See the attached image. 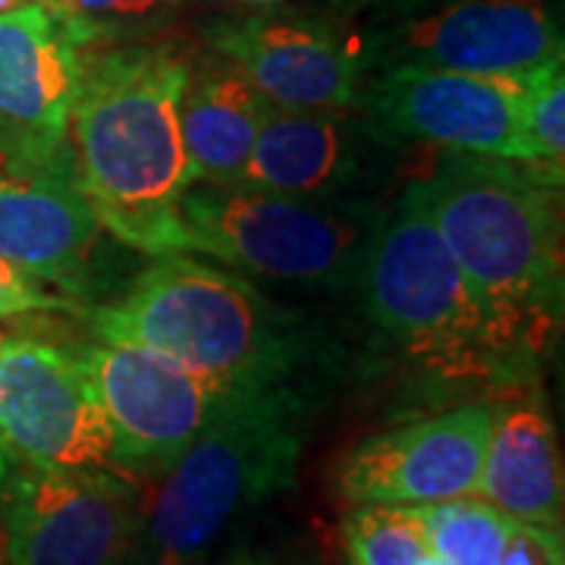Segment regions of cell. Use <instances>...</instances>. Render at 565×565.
I'll list each match as a JSON object with an SVG mask.
<instances>
[{
  "label": "cell",
  "instance_id": "obj_4",
  "mask_svg": "<svg viewBox=\"0 0 565 565\" xmlns=\"http://www.w3.org/2000/svg\"><path fill=\"white\" fill-rule=\"evenodd\" d=\"M359 289L377 343L427 381H490L537 345L465 277L405 192L381 214Z\"/></svg>",
  "mask_w": 565,
  "mask_h": 565
},
{
  "label": "cell",
  "instance_id": "obj_24",
  "mask_svg": "<svg viewBox=\"0 0 565 565\" xmlns=\"http://www.w3.org/2000/svg\"><path fill=\"white\" fill-rule=\"evenodd\" d=\"M500 565H563V537L515 522Z\"/></svg>",
  "mask_w": 565,
  "mask_h": 565
},
{
  "label": "cell",
  "instance_id": "obj_3",
  "mask_svg": "<svg viewBox=\"0 0 565 565\" xmlns=\"http://www.w3.org/2000/svg\"><path fill=\"white\" fill-rule=\"evenodd\" d=\"M308 422L302 386L233 390L141 503L129 565H202L239 519L292 487Z\"/></svg>",
  "mask_w": 565,
  "mask_h": 565
},
{
  "label": "cell",
  "instance_id": "obj_22",
  "mask_svg": "<svg viewBox=\"0 0 565 565\" xmlns=\"http://www.w3.org/2000/svg\"><path fill=\"white\" fill-rule=\"evenodd\" d=\"M57 20H63L82 44H92L104 20H129L151 13L161 0H39Z\"/></svg>",
  "mask_w": 565,
  "mask_h": 565
},
{
  "label": "cell",
  "instance_id": "obj_21",
  "mask_svg": "<svg viewBox=\"0 0 565 565\" xmlns=\"http://www.w3.org/2000/svg\"><path fill=\"white\" fill-rule=\"evenodd\" d=\"M522 132L537 170L563 180L565 158V79L563 63L537 70L527 79L522 104Z\"/></svg>",
  "mask_w": 565,
  "mask_h": 565
},
{
  "label": "cell",
  "instance_id": "obj_18",
  "mask_svg": "<svg viewBox=\"0 0 565 565\" xmlns=\"http://www.w3.org/2000/svg\"><path fill=\"white\" fill-rule=\"evenodd\" d=\"M267 107L258 88L217 51L185 66L180 126L195 180L239 177Z\"/></svg>",
  "mask_w": 565,
  "mask_h": 565
},
{
  "label": "cell",
  "instance_id": "obj_12",
  "mask_svg": "<svg viewBox=\"0 0 565 565\" xmlns=\"http://www.w3.org/2000/svg\"><path fill=\"white\" fill-rule=\"evenodd\" d=\"M493 405L465 403L364 437L337 468L352 505H434L478 493Z\"/></svg>",
  "mask_w": 565,
  "mask_h": 565
},
{
  "label": "cell",
  "instance_id": "obj_2",
  "mask_svg": "<svg viewBox=\"0 0 565 565\" xmlns=\"http://www.w3.org/2000/svg\"><path fill=\"white\" fill-rule=\"evenodd\" d=\"M403 192L465 277L541 345L563 308V180L452 151Z\"/></svg>",
  "mask_w": 565,
  "mask_h": 565
},
{
  "label": "cell",
  "instance_id": "obj_25",
  "mask_svg": "<svg viewBox=\"0 0 565 565\" xmlns=\"http://www.w3.org/2000/svg\"><path fill=\"white\" fill-rule=\"evenodd\" d=\"M214 565H305L282 559V556H270V553H258V550H236L230 556H221Z\"/></svg>",
  "mask_w": 565,
  "mask_h": 565
},
{
  "label": "cell",
  "instance_id": "obj_19",
  "mask_svg": "<svg viewBox=\"0 0 565 565\" xmlns=\"http://www.w3.org/2000/svg\"><path fill=\"white\" fill-rule=\"evenodd\" d=\"M430 553L446 565H500L515 522L497 505L475 497L418 505Z\"/></svg>",
  "mask_w": 565,
  "mask_h": 565
},
{
  "label": "cell",
  "instance_id": "obj_6",
  "mask_svg": "<svg viewBox=\"0 0 565 565\" xmlns=\"http://www.w3.org/2000/svg\"><path fill=\"white\" fill-rule=\"evenodd\" d=\"M189 252L267 280L359 289L381 211L345 199H296L192 180L180 199Z\"/></svg>",
  "mask_w": 565,
  "mask_h": 565
},
{
  "label": "cell",
  "instance_id": "obj_23",
  "mask_svg": "<svg viewBox=\"0 0 565 565\" xmlns=\"http://www.w3.org/2000/svg\"><path fill=\"white\" fill-rule=\"evenodd\" d=\"M70 308L66 299L44 292L32 274H25L20 264L7 262L0 255V318H17L32 311H63Z\"/></svg>",
  "mask_w": 565,
  "mask_h": 565
},
{
  "label": "cell",
  "instance_id": "obj_10",
  "mask_svg": "<svg viewBox=\"0 0 565 565\" xmlns=\"http://www.w3.org/2000/svg\"><path fill=\"white\" fill-rule=\"evenodd\" d=\"M531 76H478L424 66L377 70L364 79L359 117L381 141H422L456 154L531 163L522 132Z\"/></svg>",
  "mask_w": 565,
  "mask_h": 565
},
{
  "label": "cell",
  "instance_id": "obj_26",
  "mask_svg": "<svg viewBox=\"0 0 565 565\" xmlns=\"http://www.w3.org/2000/svg\"><path fill=\"white\" fill-rule=\"evenodd\" d=\"M13 465H17V459H13L10 446L3 444V437H0V487L7 484V478H10V471H13Z\"/></svg>",
  "mask_w": 565,
  "mask_h": 565
},
{
  "label": "cell",
  "instance_id": "obj_13",
  "mask_svg": "<svg viewBox=\"0 0 565 565\" xmlns=\"http://www.w3.org/2000/svg\"><path fill=\"white\" fill-rule=\"evenodd\" d=\"M214 51L280 110H355L367 66L352 32L308 13H258L226 22Z\"/></svg>",
  "mask_w": 565,
  "mask_h": 565
},
{
  "label": "cell",
  "instance_id": "obj_27",
  "mask_svg": "<svg viewBox=\"0 0 565 565\" xmlns=\"http://www.w3.org/2000/svg\"><path fill=\"white\" fill-rule=\"evenodd\" d=\"M22 3H29V0H0V17H3V13H10V10H17V7H22Z\"/></svg>",
  "mask_w": 565,
  "mask_h": 565
},
{
  "label": "cell",
  "instance_id": "obj_14",
  "mask_svg": "<svg viewBox=\"0 0 565 565\" xmlns=\"http://www.w3.org/2000/svg\"><path fill=\"white\" fill-rule=\"evenodd\" d=\"M61 151L0 145V255L76 292L92 267L98 217Z\"/></svg>",
  "mask_w": 565,
  "mask_h": 565
},
{
  "label": "cell",
  "instance_id": "obj_5",
  "mask_svg": "<svg viewBox=\"0 0 565 565\" xmlns=\"http://www.w3.org/2000/svg\"><path fill=\"white\" fill-rule=\"evenodd\" d=\"M102 343L154 349L243 390L292 384L311 352L308 327L223 267L163 255L120 302L95 311Z\"/></svg>",
  "mask_w": 565,
  "mask_h": 565
},
{
  "label": "cell",
  "instance_id": "obj_9",
  "mask_svg": "<svg viewBox=\"0 0 565 565\" xmlns=\"http://www.w3.org/2000/svg\"><path fill=\"white\" fill-rule=\"evenodd\" d=\"M82 362L114 430V471L129 481H158L243 390L145 345L95 343Z\"/></svg>",
  "mask_w": 565,
  "mask_h": 565
},
{
  "label": "cell",
  "instance_id": "obj_29",
  "mask_svg": "<svg viewBox=\"0 0 565 565\" xmlns=\"http://www.w3.org/2000/svg\"><path fill=\"white\" fill-rule=\"evenodd\" d=\"M262 3H270V0H262Z\"/></svg>",
  "mask_w": 565,
  "mask_h": 565
},
{
  "label": "cell",
  "instance_id": "obj_11",
  "mask_svg": "<svg viewBox=\"0 0 565 565\" xmlns=\"http://www.w3.org/2000/svg\"><path fill=\"white\" fill-rule=\"evenodd\" d=\"M0 437L22 465L114 471V430L95 381L63 345L0 343Z\"/></svg>",
  "mask_w": 565,
  "mask_h": 565
},
{
  "label": "cell",
  "instance_id": "obj_20",
  "mask_svg": "<svg viewBox=\"0 0 565 565\" xmlns=\"http://www.w3.org/2000/svg\"><path fill=\"white\" fill-rule=\"evenodd\" d=\"M343 546L349 565H418L430 553L418 505H352Z\"/></svg>",
  "mask_w": 565,
  "mask_h": 565
},
{
  "label": "cell",
  "instance_id": "obj_16",
  "mask_svg": "<svg viewBox=\"0 0 565 565\" xmlns=\"http://www.w3.org/2000/svg\"><path fill=\"white\" fill-rule=\"evenodd\" d=\"M364 120L352 110H280L267 107L252 154L236 185L296 195V199H345L362 180L367 163Z\"/></svg>",
  "mask_w": 565,
  "mask_h": 565
},
{
  "label": "cell",
  "instance_id": "obj_17",
  "mask_svg": "<svg viewBox=\"0 0 565 565\" xmlns=\"http://www.w3.org/2000/svg\"><path fill=\"white\" fill-rule=\"evenodd\" d=\"M478 493L512 522L563 537V459L537 390L493 405Z\"/></svg>",
  "mask_w": 565,
  "mask_h": 565
},
{
  "label": "cell",
  "instance_id": "obj_7",
  "mask_svg": "<svg viewBox=\"0 0 565 565\" xmlns=\"http://www.w3.org/2000/svg\"><path fill=\"white\" fill-rule=\"evenodd\" d=\"M355 44L367 73L424 66L531 76L563 63V25L546 0H374Z\"/></svg>",
  "mask_w": 565,
  "mask_h": 565
},
{
  "label": "cell",
  "instance_id": "obj_1",
  "mask_svg": "<svg viewBox=\"0 0 565 565\" xmlns=\"http://www.w3.org/2000/svg\"><path fill=\"white\" fill-rule=\"evenodd\" d=\"M185 66L158 47L85 63L66 129L73 173L98 223L154 258L189 252L180 221L182 192L195 180L180 126Z\"/></svg>",
  "mask_w": 565,
  "mask_h": 565
},
{
  "label": "cell",
  "instance_id": "obj_15",
  "mask_svg": "<svg viewBox=\"0 0 565 565\" xmlns=\"http://www.w3.org/2000/svg\"><path fill=\"white\" fill-rule=\"evenodd\" d=\"M82 41L39 0L0 17V126L7 145L61 151L82 88Z\"/></svg>",
  "mask_w": 565,
  "mask_h": 565
},
{
  "label": "cell",
  "instance_id": "obj_28",
  "mask_svg": "<svg viewBox=\"0 0 565 565\" xmlns=\"http://www.w3.org/2000/svg\"><path fill=\"white\" fill-rule=\"evenodd\" d=\"M418 565H446V563L437 556V553H427L424 559H418Z\"/></svg>",
  "mask_w": 565,
  "mask_h": 565
},
{
  "label": "cell",
  "instance_id": "obj_8",
  "mask_svg": "<svg viewBox=\"0 0 565 565\" xmlns=\"http://www.w3.org/2000/svg\"><path fill=\"white\" fill-rule=\"evenodd\" d=\"M0 493L10 565L132 563L141 497L117 471L17 462Z\"/></svg>",
  "mask_w": 565,
  "mask_h": 565
}]
</instances>
